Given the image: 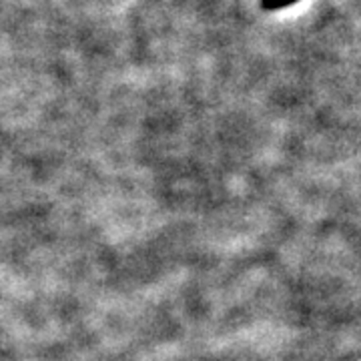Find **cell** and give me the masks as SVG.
Listing matches in <instances>:
<instances>
[{"instance_id": "obj_1", "label": "cell", "mask_w": 361, "mask_h": 361, "mask_svg": "<svg viewBox=\"0 0 361 361\" xmlns=\"http://www.w3.org/2000/svg\"><path fill=\"white\" fill-rule=\"evenodd\" d=\"M299 0H261V8L263 11H279V8H285V6H291Z\"/></svg>"}]
</instances>
